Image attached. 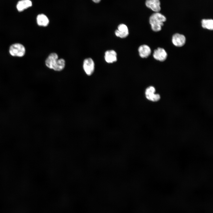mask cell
<instances>
[{"instance_id":"cell-2","label":"cell","mask_w":213,"mask_h":213,"mask_svg":"<svg viewBox=\"0 0 213 213\" xmlns=\"http://www.w3.org/2000/svg\"><path fill=\"white\" fill-rule=\"evenodd\" d=\"M9 54L14 57H22L26 53L25 46L20 43H15L11 44L9 49Z\"/></svg>"},{"instance_id":"cell-15","label":"cell","mask_w":213,"mask_h":213,"mask_svg":"<svg viewBox=\"0 0 213 213\" xmlns=\"http://www.w3.org/2000/svg\"><path fill=\"white\" fill-rule=\"evenodd\" d=\"M202 27L204 28L212 30L213 29V20L212 19H203L201 21Z\"/></svg>"},{"instance_id":"cell-8","label":"cell","mask_w":213,"mask_h":213,"mask_svg":"<svg viewBox=\"0 0 213 213\" xmlns=\"http://www.w3.org/2000/svg\"><path fill=\"white\" fill-rule=\"evenodd\" d=\"M116 36L122 38H125L128 36L129 34L128 28L125 24H121L119 25L117 27V30L115 31Z\"/></svg>"},{"instance_id":"cell-13","label":"cell","mask_w":213,"mask_h":213,"mask_svg":"<svg viewBox=\"0 0 213 213\" xmlns=\"http://www.w3.org/2000/svg\"><path fill=\"white\" fill-rule=\"evenodd\" d=\"M37 24L39 26L45 27L47 26L49 20L46 16L43 14H38L36 17Z\"/></svg>"},{"instance_id":"cell-7","label":"cell","mask_w":213,"mask_h":213,"mask_svg":"<svg viewBox=\"0 0 213 213\" xmlns=\"http://www.w3.org/2000/svg\"><path fill=\"white\" fill-rule=\"evenodd\" d=\"M186 38L183 35L177 33L174 34L172 38V42L173 44L177 47H181L185 43Z\"/></svg>"},{"instance_id":"cell-6","label":"cell","mask_w":213,"mask_h":213,"mask_svg":"<svg viewBox=\"0 0 213 213\" xmlns=\"http://www.w3.org/2000/svg\"><path fill=\"white\" fill-rule=\"evenodd\" d=\"M145 4L148 8L155 12H159L161 10L159 0H146Z\"/></svg>"},{"instance_id":"cell-11","label":"cell","mask_w":213,"mask_h":213,"mask_svg":"<svg viewBox=\"0 0 213 213\" xmlns=\"http://www.w3.org/2000/svg\"><path fill=\"white\" fill-rule=\"evenodd\" d=\"M117 53L114 51L108 50L105 53V59L108 63H112L117 61Z\"/></svg>"},{"instance_id":"cell-3","label":"cell","mask_w":213,"mask_h":213,"mask_svg":"<svg viewBox=\"0 0 213 213\" xmlns=\"http://www.w3.org/2000/svg\"><path fill=\"white\" fill-rule=\"evenodd\" d=\"M156 90L152 86H150L146 88L145 91L146 98L149 100L156 102L158 101L160 99V96L158 94H155Z\"/></svg>"},{"instance_id":"cell-1","label":"cell","mask_w":213,"mask_h":213,"mask_svg":"<svg viewBox=\"0 0 213 213\" xmlns=\"http://www.w3.org/2000/svg\"><path fill=\"white\" fill-rule=\"evenodd\" d=\"M166 20V17L159 12H155L150 16L149 23L152 30L155 32L160 31Z\"/></svg>"},{"instance_id":"cell-10","label":"cell","mask_w":213,"mask_h":213,"mask_svg":"<svg viewBox=\"0 0 213 213\" xmlns=\"http://www.w3.org/2000/svg\"><path fill=\"white\" fill-rule=\"evenodd\" d=\"M58 55L55 53L50 54L45 61L46 66L49 68L52 69L54 65L58 59Z\"/></svg>"},{"instance_id":"cell-14","label":"cell","mask_w":213,"mask_h":213,"mask_svg":"<svg viewBox=\"0 0 213 213\" xmlns=\"http://www.w3.org/2000/svg\"><path fill=\"white\" fill-rule=\"evenodd\" d=\"M65 64V61L64 59H58L54 65L52 69L56 71H61L64 69Z\"/></svg>"},{"instance_id":"cell-4","label":"cell","mask_w":213,"mask_h":213,"mask_svg":"<svg viewBox=\"0 0 213 213\" xmlns=\"http://www.w3.org/2000/svg\"><path fill=\"white\" fill-rule=\"evenodd\" d=\"M83 67L86 74L89 76L91 75L94 70L95 64L93 61L90 58L85 59L83 61Z\"/></svg>"},{"instance_id":"cell-12","label":"cell","mask_w":213,"mask_h":213,"mask_svg":"<svg viewBox=\"0 0 213 213\" xmlns=\"http://www.w3.org/2000/svg\"><path fill=\"white\" fill-rule=\"evenodd\" d=\"M138 51L140 56L143 58L148 57L151 52L150 47L145 44L141 46L138 48Z\"/></svg>"},{"instance_id":"cell-9","label":"cell","mask_w":213,"mask_h":213,"mask_svg":"<svg viewBox=\"0 0 213 213\" xmlns=\"http://www.w3.org/2000/svg\"><path fill=\"white\" fill-rule=\"evenodd\" d=\"M32 5V2L30 0H20L17 3L16 8L18 12H22Z\"/></svg>"},{"instance_id":"cell-16","label":"cell","mask_w":213,"mask_h":213,"mask_svg":"<svg viewBox=\"0 0 213 213\" xmlns=\"http://www.w3.org/2000/svg\"><path fill=\"white\" fill-rule=\"evenodd\" d=\"M92 1L95 3H98L101 0H92Z\"/></svg>"},{"instance_id":"cell-5","label":"cell","mask_w":213,"mask_h":213,"mask_svg":"<svg viewBox=\"0 0 213 213\" xmlns=\"http://www.w3.org/2000/svg\"><path fill=\"white\" fill-rule=\"evenodd\" d=\"M153 56L156 60L162 62L166 59L167 57V54L164 49L159 47L154 50Z\"/></svg>"}]
</instances>
